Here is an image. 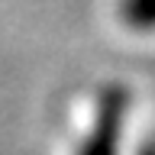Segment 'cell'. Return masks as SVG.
Masks as SVG:
<instances>
[{
	"label": "cell",
	"instance_id": "6da1fadb",
	"mask_svg": "<svg viewBox=\"0 0 155 155\" xmlns=\"http://www.w3.org/2000/svg\"><path fill=\"white\" fill-rule=\"evenodd\" d=\"M123 116H126V91L123 87H107L100 94V107H97L94 126H91V136H87L81 155H116Z\"/></svg>",
	"mask_w": 155,
	"mask_h": 155
},
{
	"label": "cell",
	"instance_id": "7a4b0ae2",
	"mask_svg": "<svg viewBox=\"0 0 155 155\" xmlns=\"http://www.w3.org/2000/svg\"><path fill=\"white\" fill-rule=\"evenodd\" d=\"M120 16L129 29H155V0H123Z\"/></svg>",
	"mask_w": 155,
	"mask_h": 155
}]
</instances>
